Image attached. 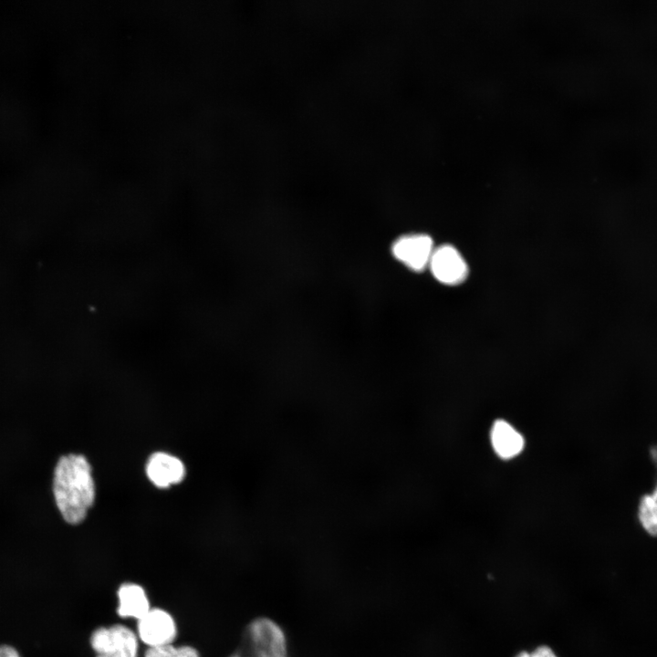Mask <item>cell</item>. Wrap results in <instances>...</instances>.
I'll return each mask as SVG.
<instances>
[{
	"label": "cell",
	"mask_w": 657,
	"mask_h": 657,
	"mask_svg": "<svg viewBox=\"0 0 657 657\" xmlns=\"http://www.w3.org/2000/svg\"><path fill=\"white\" fill-rule=\"evenodd\" d=\"M241 650L251 657H288L285 631L267 617H258L249 622Z\"/></svg>",
	"instance_id": "7a4b0ae2"
},
{
	"label": "cell",
	"mask_w": 657,
	"mask_h": 657,
	"mask_svg": "<svg viewBox=\"0 0 657 657\" xmlns=\"http://www.w3.org/2000/svg\"><path fill=\"white\" fill-rule=\"evenodd\" d=\"M433 277L442 284L455 286L468 275V266L459 251L450 245L435 247L429 266Z\"/></svg>",
	"instance_id": "8992f818"
},
{
	"label": "cell",
	"mask_w": 657,
	"mask_h": 657,
	"mask_svg": "<svg viewBox=\"0 0 657 657\" xmlns=\"http://www.w3.org/2000/svg\"><path fill=\"white\" fill-rule=\"evenodd\" d=\"M149 595L139 583L125 581L117 589V614L124 620L142 618L151 608Z\"/></svg>",
	"instance_id": "ba28073f"
},
{
	"label": "cell",
	"mask_w": 657,
	"mask_h": 657,
	"mask_svg": "<svg viewBox=\"0 0 657 657\" xmlns=\"http://www.w3.org/2000/svg\"><path fill=\"white\" fill-rule=\"evenodd\" d=\"M515 657H530L529 652L522 651L518 652Z\"/></svg>",
	"instance_id": "9a60e30c"
},
{
	"label": "cell",
	"mask_w": 657,
	"mask_h": 657,
	"mask_svg": "<svg viewBox=\"0 0 657 657\" xmlns=\"http://www.w3.org/2000/svg\"><path fill=\"white\" fill-rule=\"evenodd\" d=\"M89 644L95 657H139L141 641L135 630L115 623L96 628Z\"/></svg>",
	"instance_id": "3957f363"
},
{
	"label": "cell",
	"mask_w": 657,
	"mask_h": 657,
	"mask_svg": "<svg viewBox=\"0 0 657 657\" xmlns=\"http://www.w3.org/2000/svg\"><path fill=\"white\" fill-rule=\"evenodd\" d=\"M52 488L63 519L71 525L81 523L95 499V485L88 460L81 454L61 456L54 470Z\"/></svg>",
	"instance_id": "6da1fadb"
},
{
	"label": "cell",
	"mask_w": 657,
	"mask_h": 657,
	"mask_svg": "<svg viewBox=\"0 0 657 657\" xmlns=\"http://www.w3.org/2000/svg\"><path fill=\"white\" fill-rule=\"evenodd\" d=\"M228 657H251V656H249V655H248L247 653H245L244 651L238 650L237 652L232 653V654L229 655Z\"/></svg>",
	"instance_id": "5bb4252c"
},
{
	"label": "cell",
	"mask_w": 657,
	"mask_h": 657,
	"mask_svg": "<svg viewBox=\"0 0 657 657\" xmlns=\"http://www.w3.org/2000/svg\"><path fill=\"white\" fill-rule=\"evenodd\" d=\"M146 474L151 482L160 488H167L182 482L185 467L177 457L166 453L152 454L146 464Z\"/></svg>",
	"instance_id": "52a82bcc"
},
{
	"label": "cell",
	"mask_w": 657,
	"mask_h": 657,
	"mask_svg": "<svg viewBox=\"0 0 657 657\" xmlns=\"http://www.w3.org/2000/svg\"><path fill=\"white\" fill-rule=\"evenodd\" d=\"M431 236L409 234L397 238L391 245L392 256L407 268L420 272L429 266L434 250Z\"/></svg>",
	"instance_id": "5b68a950"
},
{
	"label": "cell",
	"mask_w": 657,
	"mask_h": 657,
	"mask_svg": "<svg viewBox=\"0 0 657 657\" xmlns=\"http://www.w3.org/2000/svg\"><path fill=\"white\" fill-rule=\"evenodd\" d=\"M144 657H201V655L197 648L192 645L172 643L160 648L146 649Z\"/></svg>",
	"instance_id": "8fae6325"
},
{
	"label": "cell",
	"mask_w": 657,
	"mask_h": 657,
	"mask_svg": "<svg viewBox=\"0 0 657 657\" xmlns=\"http://www.w3.org/2000/svg\"><path fill=\"white\" fill-rule=\"evenodd\" d=\"M530 657H558L556 652L548 645H540L529 652Z\"/></svg>",
	"instance_id": "7c38bea8"
},
{
	"label": "cell",
	"mask_w": 657,
	"mask_h": 657,
	"mask_svg": "<svg viewBox=\"0 0 657 657\" xmlns=\"http://www.w3.org/2000/svg\"><path fill=\"white\" fill-rule=\"evenodd\" d=\"M638 519L648 534L657 537V485L651 493L641 497Z\"/></svg>",
	"instance_id": "30bf717a"
},
{
	"label": "cell",
	"mask_w": 657,
	"mask_h": 657,
	"mask_svg": "<svg viewBox=\"0 0 657 657\" xmlns=\"http://www.w3.org/2000/svg\"><path fill=\"white\" fill-rule=\"evenodd\" d=\"M490 441L496 455L505 460L517 456L525 446L523 435L505 420H497L493 423Z\"/></svg>",
	"instance_id": "9c48e42d"
},
{
	"label": "cell",
	"mask_w": 657,
	"mask_h": 657,
	"mask_svg": "<svg viewBox=\"0 0 657 657\" xmlns=\"http://www.w3.org/2000/svg\"><path fill=\"white\" fill-rule=\"evenodd\" d=\"M0 657H21L17 650L7 644L0 645Z\"/></svg>",
	"instance_id": "4fadbf2b"
},
{
	"label": "cell",
	"mask_w": 657,
	"mask_h": 657,
	"mask_svg": "<svg viewBox=\"0 0 657 657\" xmlns=\"http://www.w3.org/2000/svg\"><path fill=\"white\" fill-rule=\"evenodd\" d=\"M136 633L147 649L160 648L174 643L178 625L172 614L165 609L151 607L136 621Z\"/></svg>",
	"instance_id": "277c9868"
}]
</instances>
